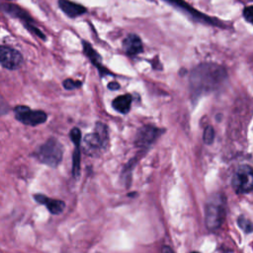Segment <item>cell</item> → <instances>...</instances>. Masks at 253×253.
Here are the masks:
<instances>
[{"label": "cell", "mask_w": 253, "mask_h": 253, "mask_svg": "<svg viewBox=\"0 0 253 253\" xmlns=\"http://www.w3.org/2000/svg\"><path fill=\"white\" fill-rule=\"evenodd\" d=\"M225 78V71L216 65L205 64L194 70L191 77V90L195 96L216 88Z\"/></svg>", "instance_id": "1"}, {"label": "cell", "mask_w": 253, "mask_h": 253, "mask_svg": "<svg viewBox=\"0 0 253 253\" xmlns=\"http://www.w3.org/2000/svg\"><path fill=\"white\" fill-rule=\"evenodd\" d=\"M39 162L55 168L62 160L63 148L61 143L54 137L48 138L41 144L32 154Z\"/></svg>", "instance_id": "2"}, {"label": "cell", "mask_w": 253, "mask_h": 253, "mask_svg": "<svg viewBox=\"0 0 253 253\" xmlns=\"http://www.w3.org/2000/svg\"><path fill=\"white\" fill-rule=\"evenodd\" d=\"M205 222L210 230L217 229L225 217V199L222 195H214L207 203Z\"/></svg>", "instance_id": "3"}, {"label": "cell", "mask_w": 253, "mask_h": 253, "mask_svg": "<svg viewBox=\"0 0 253 253\" xmlns=\"http://www.w3.org/2000/svg\"><path fill=\"white\" fill-rule=\"evenodd\" d=\"M84 150L90 155L98 154L107 149L109 145V131L105 124L98 122L95 125L93 132L87 134L84 138Z\"/></svg>", "instance_id": "4"}, {"label": "cell", "mask_w": 253, "mask_h": 253, "mask_svg": "<svg viewBox=\"0 0 253 253\" xmlns=\"http://www.w3.org/2000/svg\"><path fill=\"white\" fill-rule=\"evenodd\" d=\"M231 186L236 194H246L253 189V170L251 166L240 165L231 179Z\"/></svg>", "instance_id": "5"}, {"label": "cell", "mask_w": 253, "mask_h": 253, "mask_svg": "<svg viewBox=\"0 0 253 253\" xmlns=\"http://www.w3.org/2000/svg\"><path fill=\"white\" fill-rule=\"evenodd\" d=\"M13 112L15 119L25 126H36L43 124L47 119L45 112L42 110H32L28 106L18 105L13 109Z\"/></svg>", "instance_id": "6"}, {"label": "cell", "mask_w": 253, "mask_h": 253, "mask_svg": "<svg viewBox=\"0 0 253 253\" xmlns=\"http://www.w3.org/2000/svg\"><path fill=\"white\" fill-rule=\"evenodd\" d=\"M162 133V130L156 126L146 125L140 127L135 135L134 143L136 146L144 148L150 146Z\"/></svg>", "instance_id": "7"}, {"label": "cell", "mask_w": 253, "mask_h": 253, "mask_svg": "<svg viewBox=\"0 0 253 253\" xmlns=\"http://www.w3.org/2000/svg\"><path fill=\"white\" fill-rule=\"evenodd\" d=\"M0 63L8 69H17L23 63V56L12 47L0 46Z\"/></svg>", "instance_id": "8"}, {"label": "cell", "mask_w": 253, "mask_h": 253, "mask_svg": "<svg viewBox=\"0 0 253 253\" xmlns=\"http://www.w3.org/2000/svg\"><path fill=\"white\" fill-rule=\"evenodd\" d=\"M70 139L75 144V149L72 156V173L75 178L80 175V140L81 132L77 127H73L70 130Z\"/></svg>", "instance_id": "9"}, {"label": "cell", "mask_w": 253, "mask_h": 253, "mask_svg": "<svg viewBox=\"0 0 253 253\" xmlns=\"http://www.w3.org/2000/svg\"><path fill=\"white\" fill-rule=\"evenodd\" d=\"M33 198L38 204L44 206L52 214H60L65 208V203L63 201L51 199L43 194H35Z\"/></svg>", "instance_id": "10"}, {"label": "cell", "mask_w": 253, "mask_h": 253, "mask_svg": "<svg viewBox=\"0 0 253 253\" xmlns=\"http://www.w3.org/2000/svg\"><path fill=\"white\" fill-rule=\"evenodd\" d=\"M123 47H124V50L127 54H130V55H135V54L141 52L143 49L140 38L134 34L128 35L124 40Z\"/></svg>", "instance_id": "11"}, {"label": "cell", "mask_w": 253, "mask_h": 253, "mask_svg": "<svg viewBox=\"0 0 253 253\" xmlns=\"http://www.w3.org/2000/svg\"><path fill=\"white\" fill-rule=\"evenodd\" d=\"M58 5L60 9L68 16L71 18L78 17L86 12V9L74 2H71L69 0H58Z\"/></svg>", "instance_id": "12"}, {"label": "cell", "mask_w": 253, "mask_h": 253, "mask_svg": "<svg viewBox=\"0 0 253 253\" xmlns=\"http://www.w3.org/2000/svg\"><path fill=\"white\" fill-rule=\"evenodd\" d=\"M131 101H132L131 96L129 94H125V95L117 97L113 101L112 105L116 111H118L122 114H126V113H128V111L130 109Z\"/></svg>", "instance_id": "13"}, {"label": "cell", "mask_w": 253, "mask_h": 253, "mask_svg": "<svg viewBox=\"0 0 253 253\" xmlns=\"http://www.w3.org/2000/svg\"><path fill=\"white\" fill-rule=\"evenodd\" d=\"M2 7H3V9H4L7 13H9L10 15H12V16H14V17H18V18L24 20L25 23H29V22L32 21L31 17H30L23 9H21L20 7H18V6H16V5H13V4H4Z\"/></svg>", "instance_id": "14"}, {"label": "cell", "mask_w": 253, "mask_h": 253, "mask_svg": "<svg viewBox=\"0 0 253 253\" xmlns=\"http://www.w3.org/2000/svg\"><path fill=\"white\" fill-rule=\"evenodd\" d=\"M165 1H168V2H170V3H172V4H175V5L179 6V7H181L182 9H184V10L188 11V12L190 13V16L196 17L198 20L209 21V22H211V20L210 18H208L207 16H205V15H203V14L199 13L198 11L194 10L191 6H189L187 3H185V2H183V1H181V0H165Z\"/></svg>", "instance_id": "15"}, {"label": "cell", "mask_w": 253, "mask_h": 253, "mask_svg": "<svg viewBox=\"0 0 253 253\" xmlns=\"http://www.w3.org/2000/svg\"><path fill=\"white\" fill-rule=\"evenodd\" d=\"M83 45H84V51H85L86 55L90 58V60L93 62V64H94V65L98 66V67H99V69H101V68H100L101 57L99 56V54H98V53H97V52L92 48V46H91L88 42H83Z\"/></svg>", "instance_id": "16"}, {"label": "cell", "mask_w": 253, "mask_h": 253, "mask_svg": "<svg viewBox=\"0 0 253 253\" xmlns=\"http://www.w3.org/2000/svg\"><path fill=\"white\" fill-rule=\"evenodd\" d=\"M237 223L239 227L245 232V233H251L252 232V222L250 219H248L245 216H240L237 219Z\"/></svg>", "instance_id": "17"}, {"label": "cell", "mask_w": 253, "mask_h": 253, "mask_svg": "<svg viewBox=\"0 0 253 253\" xmlns=\"http://www.w3.org/2000/svg\"><path fill=\"white\" fill-rule=\"evenodd\" d=\"M204 142L208 145L211 144L213 142V139H214V130H213V127L211 126H206L205 130H204Z\"/></svg>", "instance_id": "18"}, {"label": "cell", "mask_w": 253, "mask_h": 253, "mask_svg": "<svg viewBox=\"0 0 253 253\" xmlns=\"http://www.w3.org/2000/svg\"><path fill=\"white\" fill-rule=\"evenodd\" d=\"M62 84H63V87H64L65 89H67V90H73V89H76V88H78L79 86H81V82L75 81V80L70 79V78L65 79Z\"/></svg>", "instance_id": "19"}, {"label": "cell", "mask_w": 253, "mask_h": 253, "mask_svg": "<svg viewBox=\"0 0 253 253\" xmlns=\"http://www.w3.org/2000/svg\"><path fill=\"white\" fill-rule=\"evenodd\" d=\"M9 111H10V108H9V105H8L7 101L0 94V117L6 115Z\"/></svg>", "instance_id": "20"}, {"label": "cell", "mask_w": 253, "mask_h": 253, "mask_svg": "<svg viewBox=\"0 0 253 253\" xmlns=\"http://www.w3.org/2000/svg\"><path fill=\"white\" fill-rule=\"evenodd\" d=\"M243 16L245 18V20L252 24V20H253V7L252 6H248L243 10Z\"/></svg>", "instance_id": "21"}, {"label": "cell", "mask_w": 253, "mask_h": 253, "mask_svg": "<svg viewBox=\"0 0 253 253\" xmlns=\"http://www.w3.org/2000/svg\"><path fill=\"white\" fill-rule=\"evenodd\" d=\"M108 88L111 90H118L120 88V85L117 82H111L108 84Z\"/></svg>", "instance_id": "22"}, {"label": "cell", "mask_w": 253, "mask_h": 253, "mask_svg": "<svg viewBox=\"0 0 253 253\" xmlns=\"http://www.w3.org/2000/svg\"><path fill=\"white\" fill-rule=\"evenodd\" d=\"M161 253H174V252H173V250L169 246H164L162 248V252Z\"/></svg>", "instance_id": "23"}, {"label": "cell", "mask_w": 253, "mask_h": 253, "mask_svg": "<svg viewBox=\"0 0 253 253\" xmlns=\"http://www.w3.org/2000/svg\"><path fill=\"white\" fill-rule=\"evenodd\" d=\"M244 1H247V2H251L252 0H244Z\"/></svg>", "instance_id": "24"}, {"label": "cell", "mask_w": 253, "mask_h": 253, "mask_svg": "<svg viewBox=\"0 0 253 253\" xmlns=\"http://www.w3.org/2000/svg\"><path fill=\"white\" fill-rule=\"evenodd\" d=\"M191 253H199V252H196V251H194V252H191Z\"/></svg>", "instance_id": "25"}]
</instances>
